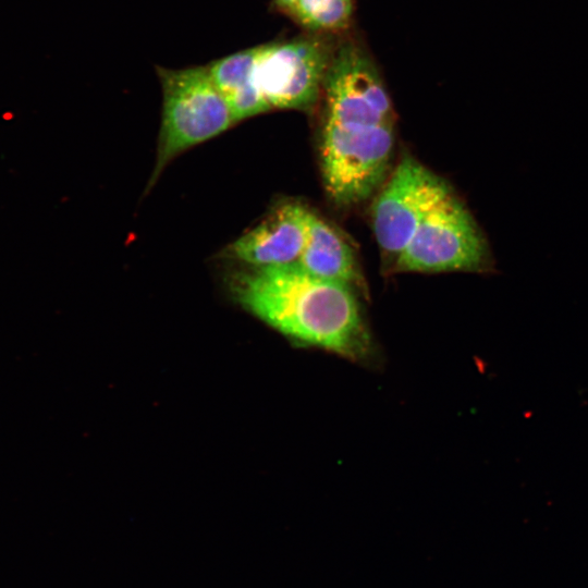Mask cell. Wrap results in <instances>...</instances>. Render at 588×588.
Masks as SVG:
<instances>
[{"label": "cell", "mask_w": 588, "mask_h": 588, "mask_svg": "<svg viewBox=\"0 0 588 588\" xmlns=\"http://www.w3.org/2000/svg\"><path fill=\"white\" fill-rule=\"evenodd\" d=\"M238 302L292 341L352 360L370 356L371 338L352 286L297 264L252 267L232 278Z\"/></svg>", "instance_id": "obj_1"}, {"label": "cell", "mask_w": 588, "mask_h": 588, "mask_svg": "<svg viewBox=\"0 0 588 588\" xmlns=\"http://www.w3.org/2000/svg\"><path fill=\"white\" fill-rule=\"evenodd\" d=\"M162 90L161 124L151 187L183 151L220 135L235 121L207 65L156 66Z\"/></svg>", "instance_id": "obj_2"}, {"label": "cell", "mask_w": 588, "mask_h": 588, "mask_svg": "<svg viewBox=\"0 0 588 588\" xmlns=\"http://www.w3.org/2000/svg\"><path fill=\"white\" fill-rule=\"evenodd\" d=\"M396 271L488 272L489 243L464 203L450 188L430 209L394 261Z\"/></svg>", "instance_id": "obj_3"}, {"label": "cell", "mask_w": 588, "mask_h": 588, "mask_svg": "<svg viewBox=\"0 0 588 588\" xmlns=\"http://www.w3.org/2000/svg\"><path fill=\"white\" fill-rule=\"evenodd\" d=\"M394 125H341L322 121L320 162L326 191L340 206L357 205L387 180Z\"/></svg>", "instance_id": "obj_4"}, {"label": "cell", "mask_w": 588, "mask_h": 588, "mask_svg": "<svg viewBox=\"0 0 588 588\" xmlns=\"http://www.w3.org/2000/svg\"><path fill=\"white\" fill-rule=\"evenodd\" d=\"M339 37L304 32L257 46L255 77L271 110L309 112L320 103Z\"/></svg>", "instance_id": "obj_5"}, {"label": "cell", "mask_w": 588, "mask_h": 588, "mask_svg": "<svg viewBox=\"0 0 588 588\" xmlns=\"http://www.w3.org/2000/svg\"><path fill=\"white\" fill-rule=\"evenodd\" d=\"M320 105L323 122L394 125L392 101L378 64L365 44L347 32L339 37Z\"/></svg>", "instance_id": "obj_6"}, {"label": "cell", "mask_w": 588, "mask_h": 588, "mask_svg": "<svg viewBox=\"0 0 588 588\" xmlns=\"http://www.w3.org/2000/svg\"><path fill=\"white\" fill-rule=\"evenodd\" d=\"M451 187L412 156H403L382 184L371 207L375 237L393 261L418 225Z\"/></svg>", "instance_id": "obj_7"}, {"label": "cell", "mask_w": 588, "mask_h": 588, "mask_svg": "<svg viewBox=\"0 0 588 588\" xmlns=\"http://www.w3.org/2000/svg\"><path fill=\"white\" fill-rule=\"evenodd\" d=\"M309 209L286 201L224 249V256L252 267L296 264L307 235Z\"/></svg>", "instance_id": "obj_8"}, {"label": "cell", "mask_w": 588, "mask_h": 588, "mask_svg": "<svg viewBox=\"0 0 588 588\" xmlns=\"http://www.w3.org/2000/svg\"><path fill=\"white\" fill-rule=\"evenodd\" d=\"M296 264L315 277L352 287L362 280L351 246L313 211H309L306 242Z\"/></svg>", "instance_id": "obj_9"}, {"label": "cell", "mask_w": 588, "mask_h": 588, "mask_svg": "<svg viewBox=\"0 0 588 588\" xmlns=\"http://www.w3.org/2000/svg\"><path fill=\"white\" fill-rule=\"evenodd\" d=\"M257 46L207 64L209 74L225 99L235 123L270 111L255 77Z\"/></svg>", "instance_id": "obj_10"}, {"label": "cell", "mask_w": 588, "mask_h": 588, "mask_svg": "<svg viewBox=\"0 0 588 588\" xmlns=\"http://www.w3.org/2000/svg\"><path fill=\"white\" fill-rule=\"evenodd\" d=\"M355 0H294L286 16L304 32L341 35L348 32Z\"/></svg>", "instance_id": "obj_11"}, {"label": "cell", "mask_w": 588, "mask_h": 588, "mask_svg": "<svg viewBox=\"0 0 588 588\" xmlns=\"http://www.w3.org/2000/svg\"><path fill=\"white\" fill-rule=\"evenodd\" d=\"M293 2L294 0H271V9L286 15Z\"/></svg>", "instance_id": "obj_12"}]
</instances>
